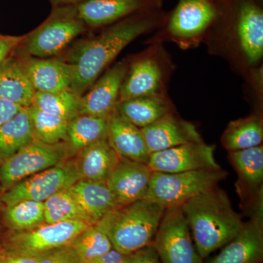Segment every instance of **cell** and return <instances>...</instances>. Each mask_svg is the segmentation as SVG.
Wrapping results in <instances>:
<instances>
[{"instance_id": "ba28073f", "label": "cell", "mask_w": 263, "mask_h": 263, "mask_svg": "<svg viewBox=\"0 0 263 263\" xmlns=\"http://www.w3.org/2000/svg\"><path fill=\"white\" fill-rule=\"evenodd\" d=\"M92 226L79 221L44 223L26 231L14 232L7 241V252L40 255L70 245L81 232Z\"/></svg>"}, {"instance_id": "60d3db41", "label": "cell", "mask_w": 263, "mask_h": 263, "mask_svg": "<svg viewBox=\"0 0 263 263\" xmlns=\"http://www.w3.org/2000/svg\"><path fill=\"white\" fill-rule=\"evenodd\" d=\"M3 190H2L1 187H0V205H1L2 202H3V200H2V197H3Z\"/></svg>"}, {"instance_id": "44dd1931", "label": "cell", "mask_w": 263, "mask_h": 263, "mask_svg": "<svg viewBox=\"0 0 263 263\" xmlns=\"http://www.w3.org/2000/svg\"><path fill=\"white\" fill-rule=\"evenodd\" d=\"M119 159L108 139L104 138L80 151L74 160L80 179L105 182Z\"/></svg>"}, {"instance_id": "b9f144b4", "label": "cell", "mask_w": 263, "mask_h": 263, "mask_svg": "<svg viewBox=\"0 0 263 263\" xmlns=\"http://www.w3.org/2000/svg\"><path fill=\"white\" fill-rule=\"evenodd\" d=\"M0 255H1V254H0Z\"/></svg>"}, {"instance_id": "ac0fdd59", "label": "cell", "mask_w": 263, "mask_h": 263, "mask_svg": "<svg viewBox=\"0 0 263 263\" xmlns=\"http://www.w3.org/2000/svg\"><path fill=\"white\" fill-rule=\"evenodd\" d=\"M229 158L239 177L238 193L251 203L262 195L263 146L229 152Z\"/></svg>"}, {"instance_id": "d6986e66", "label": "cell", "mask_w": 263, "mask_h": 263, "mask_svg": "<svg viewBox=\"0 0 263 263\" xmlns=\"http://www.w3.org/2000/svg\"><path fill=\"white\" fill-rule=\"evenodd\" d=\"M236 29L240 46L250 63L263 54V11L253 0H242L237 9Z\"/></svg>"}, {"instance_id": "cb8c5ba5", "label": "cell", "mask_w": 263, "mask_h": 263, "mask_svg": "<svg viewBox=\"0 0 263 263\" xmlns=\"http://www.w3.org/2000/svg\"><path fill=\"white\" fill-rule=\"evenodd\" d=\"M70 190L95 224L118 207L106 182L80 179Z\"/></svg>"}, {"instance_id": "d590c367", "label": "cell", "mask_w": 263, "mask_h": 263, "mask_svg": "<svg viewBox=\"0 0 263 263\" xmlns=\"http://www.w3.org/2000/svg\"><path fill=\"white\" fill-rule=\"evenodd\" d=\"M23 38L13 36L3 35L0 34V65L11 56L12 52L18 47Z\"/></svg>"}, {"instance_id": "8992f818", "label": "cell", "mask_w": 263, "mask_h": 263, "mask_svg": "<svg viewBox=\"0 0 263 263\" xmlns=\"http://www.w3.org/2000/svg\"><path fill=\"white\" fill-rule=\"evenodd\" d=\"M86 26L76 13L75 5H63L26 38V51L36 58L60 53L86 30Z\"/></svg>"}, {"instance_id": "7a4b0ae2", "label": "cell", "mask_w": 263, "mask_h": 263, "mask_svg": "<svg viewBox=\"0 0 263 263\" xmlns=\"http://www.w3.org/2000/svg\"><path fill=\"white\" fill-rule=\"evenodd\" d=\"M181 209L202 259L231 241L245 224L228 194L218 186L190 199Z\"/></svg>"}, {"instance_id": "83f0119b", "label": "cell", "mask_w": 263, "mask_h": 263, "mask_svg": "<svg viewBox=\"0 0 263 263\" xmlns=\"http://www.w3.org/2000/svg\"><path fill=\"white\" fill-rule=\"evenodd\" d=\"M108 119L80 114L70 121L66 143L71 151L79 152L91 143L107 138Z\"/></svg>"}, {"instance_id": "1f68e13d", "label": "cell", "mask_w": 263, "mask_h": 263, "mask_svg": "<svg viewBox=\"0 0 263 263\" xmlns=\"http://www.w3.org/2000/svg\"><path fill=\"white\" fill-rule=\"evenodd\" d=\"M3 215L7 226L15 232L33 229L45 223L44 202L22 200L6 205Z\"/></svg>"}, {"instance_id": "30bf717a", "label": "cell", "mask_w": 263, "mask_h": 263, "mask_svg": "<svg viewBox=\"0 0 263 263\" xmlns=\"http://www.w3.org/2000/svg\"><path fill=\"white\" fill-rule=\"evenodd\" d=\"M215 148L203 141L185 143L152 154L148 165L155 172L169 174L220 169L214 157Z\"/></svg>"}, {"instance_id": "74e56055", "label": "cell", "mask_w": 263, "mask_h": 263, "mask_svg": "<svg viewBox=\"0 0 263 263\" xmlns=\"http://www.w3.org/2000/svg\"><path fill=\"white\" fill-rule=\"evenodd\" d=\"M41 255L42 254L32 256L6 252L0 255V263H40Z\"/></svg>"}, {"instance_id": "4dcf8cb0", "label": "cell", "mask_w": 263, "mask_h": 263, "mask_svg": "<svg viewBox=\"0 0 263 263\" xmlns=\"http://www.w3.org/2000/svg\"><path fill=\"white\" fill-rule=\"evenodd\" d=\"M34 139L48 144L66 143L68 122L31 105L27 108Z\"/></svg>"}, {"instance_id": "5bb4252c", "label": "cell", "mask_w": 263, "mask_h": 263, "mask_svg": "<svg viewBox=\"0 0 263 263\" xmlns=\"http://www.w3.org/2000/svg\"><path fill=\"white\" fill-rule=\"evenodd\" d=\"M141 129L150 155L185 143L202 141L194 124L171 112Z\"/></svg>"}, {"instance_id": "e575fe53", "label": "cell", "mask_w": 263, "mask_h": 263, "mask_svg": "<svg viewBox=\"0 0 263 263\" xmlns=\"http://www.w3.org/2000/svg\"><path fill=\"white\" fill-rule=\"evenodd\" d=\"M134 259L135 253L123 254L113 248L103 255L86 263H133Z\"/></svg>"}, {"instance_id": "ab89813d", "label": "cell", "mask_w": 263, "mask_h": 263, "mask_svg": "<svg viewBox=\"0 0 263 263\" xmlns=\"http://www.w3.org/2000/svg\"><path fill=\"white\" fill-rule=\"evenodd\" d=\"M55 4L67 5H76L80 3L83 0H52Z\"/></svg>"}, {"instance_id": "4316f807", "label": "cell", "mask_w": 263, "mask_h": 263, "mask_svg": "<svg viewBox=\"0 0 263 263\" xmlns=\"http://www.w3.org/2000/svg\"><path fill=\"white\" fill-rule=\"evenodd\" d=\"M34 140L28 109L24 108L0 127V164Z\"/></svg>"}, {"instance_id": "e0dca14e", "label": "cell", "mask_w": 263, "mask_h": 263, "mask_svg": "<svg viewBox=\"0 0 263 263\" xmlns=\"http://www.w3.org/2000/svg\"><path fill=\"white\" fill-rule=\"evenodd\" d=\"M107 139L120 158L148 164L150 154L141 128L128 122L116 110L108 117Z\"/></svg>"}, {"instance_id": "8d00e7d4", "label": "cell", "mask_w": 263, "mask_h": 263, "mask_svg": "<svg viewBox=\"0 0 263 263\" xmlns=\"http://www.w3.org/2000/svg\"><path fill=\"white\" fill-rule=\"evenodd\" d=\"M23 107L0 98V127L11 120Z\"/></svg>"}, {"instance_id": "4fadbf2b", "label": "cell", "mask_w": 263, "mask_h": 263, "mask_svg": "<svg viewBox=\"0 0 263 263\" xmlns=\"http://www.w3.org/2000/svg\"><path fill=\"white\" fill-rule=\"evenodd\" d=\"M127 71L125 62H119L106 71L89 91L81 97L80 114L107 118L114 113Z\"/></svg>"}, {"instance_id": "836d02e7", "label": "cell", "mask_w": 263, "mask_h": 263, "mask_svg": "<svg viewBox=\"0 0 263 263\" xmlns=\"http://www.w3.org/2000/svg\"><path fill=\"white\" fill-rule=\"evenodd\" d=\"M40 263H83L70 245L59 247L41 255Z\"/></svg>"}, {"instance_id": "d4e9b609", "label": "cell", "mask_w": 263, "mask_h": 263, "mask_svg": "<svg viewBox=\"0 0 263 263\" xmlns=\"http://www.w3.org/2000/svg\"><path fill=\"white\" fill-rule=\"evenodd\" d=\"M116 112L138 128H144L170 113L167 100L160 95L118 102Z\"/></svg>"}, {"instance_id": "f35d334b", "label": "cell", "mask_w": 263, "mask_h": 263, "mask_svg": "<svg viewBox=\"0 0 263 263\" xmlns=\"http://www.w3.org/2000/svg\"><path fill=\"white\" fill-rule=\"evenodd\" d=\"M133 263H162L158 254L152 245L148 246L135 253Z\"/></svg>"}, {"instance_id": "2e32d148", "label": "cell", "mask_w": 263, "mask_h": 263, "mask_svg": "<svg viewBox=\"0 0 263 263\" xmlns=\"http://www.w3.org/2000/svg\"><path fill=\"white\" fill-rule=\"evenodd\" d=\"M217 16L211 0H180L168 23V30L178 37H195L204 32Z\"/></svg>"}, {"instance_id": "9c48e42d", "label": "cell", "mask_w": 263, "mask_h": 263, "mask_svg": "<svg viewBox=\"0 0 263 263\" xmlns=\"http://www.w3.org/2000/svg\"><path fill=\"white\" fill-rule=\"evenodd\" d=\"M79 180L75 160H66L22 180L3 193L2 200L5 205L26 200L45 202L52 195L70 188Z\"/></svg>"}, {"instance_id": "d6a6232c", "label": "cell", "mask_w": 263, "mask_h": 263, "mask_svg": "<svg viewBox=\"0 0 263 263\" xmlns=\"http://www.w3.org/2000/svg\"><path fill=\"white\" fill-rule=\"evenodd\" d=\"M70 245L83 263L97 258L113 249L108 237L96 224L81 232Z\"/></svg>"}, {"instance_id": "8fae6325", "label": "cell", "mask_w": 263, "mask_h": 263, "mask_svg": "<svg viewBox=\"0 0 263 263\" xmlns=\"http://www.w3.org/2000/svg\"><path fill=\"white\" fill-rule=\"evenodd\" d=\"M75 5L78 16L91 28L109 25L131 15L155 10L160 0H83Z\"/></svg>"}, {"instance_id": "f1b7e54d", "label": "cell", "mask_w": 263, "mask_h": 263, "mask_svg": "<svg viewBox=\"0 0 263 263\" xmlns=\"http://www.w3.org/2000/svg\"><path fill=\"white\" fill-rule=\"evenodd\" d=\"M44 214L45 223L79 221L95 224L76 200L70 188L52 195L44 202Z\"/></svg>"}, {"instance_id": "ffe728a7", "label": "cell", "mask_w": 263, "mask_h": 263, "mask_svg": "<svg viewBox=\"0 0 263 263\" xmlns=\"http://www.w3.org/2000/svg\"><path fill=\"white\" fill-rule=\"evenodd\" d=\"M22 63L36 91L55 92L70 88L72 70L67 62L59 59L31 58Z\"/></svg>"}, {"instance_id": "484cf974", "label": "cell", "mask_w": 263, "mask_h": 263, "mask_svg": "<svg viewBox=\"0 0 263 263\" xmlns=\"http://www.w3.org/2000/svg\"><path fill=\"white\" fill-rule=\"evenodd\" d=\"M262 140V117L254 115L230 122L221 137V143L231 152L259 146Z\"/></svg>"}, {"instance_id": "3957f363", "label": "cell", "mask_w": 263, "mask_h": 263, "mask_svg": "<svg viewBox=\"0 0 263 263\" xmlns=\"http://www.w3.org/2000/svg\"><path fill=\"white\" fill-rule=\"evenodd\" d=\"M164 207L146 199L117 207L97 223L113 248L123 254L136 253L152 245Z\"/></svg>"}, {"instance_id": "6da1fadb", "label": "cell", "mask_w": 263, "mask_h": 263, "mask_svg": "<svg viewBox=\"0 0 263 263\" xmlns=\"http://www.w3.org/2000/svg\"><path fill=\"white\" fill-rule=\"evenodd\" d=\"M155 11L141 12L122 19L72 48L67 62L72 70L70 89L79 97L84 95L128 44L157 25L160 16Z\"/></svg>"}, {"instance_id": "7402d4cb", "label": "cell", "mask_w": 263, "mask_h": 263, "mask_svg": "<svg viewBox=\"0 0 263 263\" xmlns=\"http://www.w3.org/2000/svg\"><path fill=\"white\" fill-rule=\"evenodd\" d=\"M162 84V72L158 63L151 57L141 59L131 65L124 78L119 101L160 95Z\"/></svg>"}, {"instance_id": "5b68a950", "label": "cell", "mask_w": 263, "mask_h": 263, "mask_svg": "<svg viewBox=\"0 0 263 263\" xmlns=\"http://www.w3.org/2000/svg\"><path fill=\"white\" fill-rule=\"evenodd\" d=\"M71 152L67 143L33 140L0 164V187L5 193L22 180L65 162Z\"/></svg>"}, {"instance_id": "7c38bea8", "label": "cell", "mask_w": 263, "mask_h": 263, "mask_svg": "<svg viewBox=\"0 0 263 263\" xmlns=\"http://www.w3.org/2000/svg\"><path fill=\"white\" fill-rule=\"evenodd\" d=\"M153 172L148 164L119 159L105 181L118 207L144 199Z\"/></svg>"}, {"instance_id": "f546056e", "label": "cell", "mask_w": 263, "mask_h": 263, "mask_svg": "<svg viewBox=\"0 0 263 263\" xmlns=\"http://www.w3.org/2000/svg\"><path fill=\"white\" fill-rule=\"evenodd\" d=\"M80 98L70 88L55 92L36 91L32 105L70 122L80 115Z\"/></svg>"}, {"instance_id": "9a60e30c", "label": "cell", "mask_w": 263, "mask_h": 263, "mask_svg": "<svg viewBox=\"0 0 263 263\" xmlns=\"http://www.w3.org/2000/svg\"><path fill=\"white\" fill-rule=\"evenodd\" d=\"M262 221L251 219L217 255L203 263H262Z\"/></svg>"}, {"instance_id": "52a82bcc", "label": "cell", "mask_w": 263, "mask_h": 263, "mask_svg": "<svg viewBox=\"0 0 263 263\" xmlns=\"http://www.w3.org/2000/svg\"><path fill=\"white\" fill-rule=\"evenodd\" d=\"M152 246L162 263H203L181 207L165 209Z\"/></svg>"}, {"instance_id": "603a6c76", "label": "cell", "mask_w": 263, "mask_h": 263, "mask_svg": "<svg viewBox=\"0 0 263 263\" xmlns=\"http://www.w3.org/2000/svg\"><path fill=\"white\" fill-rule=\"evenodd\" d=\"M35 92L22 61L8 57L0 65V98L28 108Z\"/></svg>"}, {"instance_id": "277c9868", "label": "cell", "mask_w": 263, "mask_h": 263, "mask_svg": "<svg viewBox=\"0 0 263 263\" xmlns=\"http://www.w3.org/2000/svg\"><path fill=\"white\" fill-rule=\"evenodd\" d=\"M228 175L221 168L175 174L154 171L144 199L164 209L181 207L199 194L218 186Z\"/></svg>"}]
</instances>
